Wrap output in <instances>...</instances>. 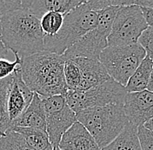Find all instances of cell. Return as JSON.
Returning <instances> with one entry per match:
<instances>
[{
    "instance_id": "6da1fadb",
    "label": "cell",
    "mask_w": 153,
    "mask_h": 150,
    "mask_svg": "<svg viewBox=\"0 0 153 150\" xmlns=\"http://www.w3.org/2000/svg\"><path fill=\"white\" fill-rule=\"evenodd\" d=\"M63 56L42 51L22 58L20 70L29 88L42 98L65 95L68 92L64 75Z\"/></svg>"
},
{
    "instance_id": "7a4b0ae2",
    "label": "cell",
    "mask_w": 153,
    "mask_h": 150,
    "mask_svg": "<svg viewBox=\"0 0 153 150\" xmlns=\"http://www.w3.org/2000/svg\"><path fill=\"white\" fill-rule=\"evenodd\" d=\"M1 39L7 50L21 58L45 50V34L40 20L27 10L2 15Z\"/></svg>"
},
{
    "instance_id": "3957f363",
    "label": "cell",
    "mask_w": 153,
    "mask_h": 150,
    "mask_svg": "<svg viewBox=\"0 0 153 150\" xmlns=\"http://www.w3.org/2000/svg\"><path fill=\"white\" fill-rule=\"evenodd\" d=\"M76 120L83 124L95 139L100 149L111 144L129 123L124 105L110 104L84 109L76 114Z\"/></svg>"
},
{
    "instance_id": "277c9868",
    "label": "cell",
    "mask_w": 153,
    "mask_h": 150,
    "mask_svg": "<svg viewBox=\"0 0 153 150\" xmlns=\"http://www.w3.org/2000/svg\"><path fill=\"white\" fill-rule=\"evenodd\" d=\"M99 11L91 8L88 1L66 14L63 25L54 37L45 36V50L62 56L97 26Z\"/></svg>"
},
{
    "instance_id": "5b68a950",
    "label": "cell",
    "mask_w": 153,
    "mask_h": 150,
    "mask_svg": "<svg viewBox=\"0 0 153 150\" xmlns=\"http://www.w3.org/2000/svg\"><path fill=\"white\" fill-rule=\"evenodd\" d=\"M145 57L144 49L137 43L122 46H108L100 54L99 61L111 78L125 87Z\"/></svg>"
},
{
    "instance_id": "8992f818",
    "label": "cell",
    "mask_w": 153,
    "mask_h": 150,
    "mask_svg": "<svg viewBox=\"0 0 153 150\" xmlns=\"http://www.w3.org/2000/svg\"><path fill=\"white\" fill-rule=\"evenodd\" d=\"M120 6H110L99 11L97 26L62 55L63 59L85 57L99 60L100 54L108 47L110 35L116 14Z\"/></svg>"
},
{
    "instance_id": "52a82bcc",
    "label": "cell",
    "mask_w": 153,
    "mask_h": 150,
    "mask_svg": "<svg viewBox=\"0 0 153 150\" xmlns=\"http://www.w3.org/2000/svg\"><path fill=\"white\" fill-rule=\"evenodd\" d=\"M126 95L125 87L111 78L104 83L87 90H68L65 97L70 108L76 114L90 108L110 104L124 105Z\"/></svg>"
},
{
    "instance_id": "ba28073f",
    "label": "cell",
    "mask_w": 153,
    "mask_h": 150,
    "mask_svg": "<svg viewBox=\"0 0 153 150\" xmlns=\"http://www.w3.org/2000/svg\"><path fill=\"white\" fill-rule=\"evenodd\" d=\"M148 27L139 6L135 4L120 6L107 38L108 46L137 44L140 36Z\"/></svg>"
},
{
    "instance_id": "9c48e42d",
    "label": "cell",
    "mask_w": 153,
    "mask_h": 150,
    "mask_svg": "<svg viewBox=\"0 0 153 150\" xmlns=\"http://www.w3.org/2000/svg\"><path fill=\"white\" fill-rule=\"evenodd\" d=\"M42 99L46 118V132L55 149L58 148L63 134L77 122L76 113L70 108L64 95Z\"/></svg>"
},
{
    "instance_id": "30bf717a",
    "label": "cell",
    "mask_w": 153,
    "mask_h": 150,
    "mask_svg": "<svg viewBox=\"0 0 153 150\" xmlns=\"http://www.w3.org/2000/svg\"><path fill=\"white\" fill-rule=\"evenodd\" d=\"M124 109L130 123L137 128L143 126L153 118V92L146 89L127 93Z\"/></svg>"
},
{
    "instance_id": "8fae6325",
    "label": "cell",
    "mask_w": 153,
    "mask_h": 150,
    "mask_svg": "<svg viewBox=\"0 0 153 150\" xmlns=\"http://www.w3.org/2000/svg\"><path fill=\"white\" fill-rule=\"evenodd\" d=\"M33 95L34 92L23 80L19 67L12 74V82L7 100V112L10 123L25 111L33 99Z\"/></svg>"
},
{
    "instance_id": "7c38bea8",
    "label": "cell",
    "mask_w": 153,
    "mask_h": 150,
    "mask_svg": "<svg viewBox=\"0 0 153 150\" xmlns=\"http://www.w3.org/2000/svg\"><path fill=\"white\" fill-rule=\"evenodd\" d=\"M70 59H72L75 62L81 72V83L77 89L79 91L90 89L111 79V76L99 60L85 57H75Z\"/></svg>"
},
{
    "instance_id": "4fadbf2b",
    "label": "cell",
    "mask_w": 153,
    "mask_h": 150,
    "mask_svg": "<svg viewBox=\"0 0 153 150\" xmlns=\"http://www.w3.org/2000/svg\"><path fill=\"white\" fill-rule=\"evenodd\" d=\"M58 148L61 150H101L90 132L79 122H75L63 134Z\"/></svg>"
},
{
    "instance_id": "5bb4252c",
    "label": "cell",
    "mask_w": 153,
    "mask_h": 150,
    "mask_svg": "<svg viewBox=\"0 0 153 150\" xmlns=\"http://www.w3.org/2000/svg\"><path fill=\"white\" fill-rule=\"evenodd\" d=\"M85 2V0H23V4L24 10H27L40 20L48 12H57L65 16Z\"/></svg>"
},
{
    "instance_id": "9a60e30c",
    "label": "cell",
    "mask_w": 153,
    "mask_h": 150,
    "mask_svg": "<svg viewBox=\"0 0 153 150\" xmlns=\"http://www.w3.org/2000/svg\"><path fill=\"white\" fill-rule=\"evenodd\" d=\"M13 127L37 129L46 131V118L44 103L39 95L34 92L33 99L25 111L18 119L11 122L10 128Z\"/></svg>"
},
{
    "instance_id": "2e32d148",
    "label": "cell",
    "mask_w": 153,
    "mask_h": 150,
    "mask_svg": "<svg viewBox=\"0 0 153 150\" xmlns=\"http://www.w3.org/2000/svg\"><path fill=\"white\" fill-rule=\"evenodd\" d=\"M153 61L146 56L137 67L125 86L127 93L141 92L147 89L152 71Z\"/></svg>"
},
{
    "instance_id": "e0dca14e",
    "label": "cell",
    "mask_w": 153,
    "mask_h": 150,
    "mask_svg": "<svg viewBox=\"0 0 153 150\" xmlns=\"http://www.w3.org/2000/svg\"><path fill=\"white\" fill-rule=\"evenodd\" d=\"M101 150H141L137 138V128L129 122L114 141Z\"/></svg>"
},
{
    "instance_id": "ac0fdd59",
    "label": "cell",
    "mask_w": 153,
    "mask_h": 150,
    "mask_svg": "<svg viewBox=\"0 0 153 150\" xmlns=\"http://www.w3.org/2000/svg\"><path fill=\"white\" fill-rule=\"evenodd\" d=\"M10 129L20 134L34 150H54L46 131L20 127H13Z\"/></svg>"
},
{
    "instance_id": "d6986e66",
    "label": "cell",
    "mask_w": 153,
    "mask_h": 150,
    "mask_svg": "<svg viewBox=\"0 0 153 150\" xmlns=\"http://www.w3.org/2000/svg\"><path fill=\"white\" fill-rule=\"evenodd\" d=\"M12 75L0 80V135H4L10 128V121L7 112V100Z\"/></svg>"
},
{
    "instance_id": "ffe728a7",
    "label": "cell",
    "mask_w": 153,
    "mask_h": 150,
    "mask_svg": "<svg viewBox=\"0 0 153 150\" xmlns=\"http://www.w3.org/2000/svg\"><path fill=\"white\" fill-rule=\"evenodd\" d=\"M0 150H34L25 138L17 132L9 129L0 138Z\"/></svg>"
},
{
    "instance_id": "44dd1931",
    "label": "cell",
    "mask_w": 153,
    "mask_h": 150,
    "mask_svg": "<svg viewBox=\"0 0 153 150\" xmlns=\"http://www.w3.org/2000/svg\"><path fill=\"white\" fill-rule=\"evenodd\" d=\"M65 16L57 12H48L40 18V26L46 37H54L63 25Z\"/></svg>"
},
{
    "instance_id": "7402d4cb",
    "label": "cell",
    "mask_w": 153,
    "mask_h": 150,
    "mask_svg": "<svg viewBox=\"0 0 153 150\" xmlns=\"http://www.w3.org/2000/svg\"><path fill=\"white\" fill-rule=\"evenodd\" d=\"M64 75L69 90H77L81 83V72L72 59L64 60Z\"/></svg>"
},
{
    "instance_id": "603a6c76",
    "label": "cell",
    "mask_w": 153,
    "mask_h": 150,
    "mask_svg": "<svg viewBox=\"0 0 153 150\" xmlns=\"http://www.w3.org/2000/svg\"><path fill=\"white\" fill-rule=\"evenodd\" d=\"M14 55L15 60L12 62L9 61L8 59H0V80L12 75L21 64L22 58L18 54Z\"/></svg>"
},
{
    "instance_id": "cb8c5ba5",
    "label": "cell",
    "mask_w": 153,
    "mask_h": 150,
    "mask_svg": "<svg viewBox=\"0 0 153 150\" xmlns=\"http://www.w3.org/2000/svg\"><path fill=\"white\" fill-rule=\"evenodd\" d=\"M137 138L141 150H153V132L144 126L137 127Z\"/></svg>"
},
{
    "instance_id": "d4e9b609",
    "label": "cell",
    "mask_w": 153,
    "mask_h": 150,
    "mask_svg": "<svg viewBox=\"0 0 153 150\" xmlns=\"http://www.w3.org/2000/svg\"><path fill=\"white\" fill-rule=\"evenodd\" d=\"M146 52V56L153 61V27H148L140 36L137 42Z\"/></svg>"
},
{
    "instance_id": "484cf974",
    "label": "cell",
    "mask_w": 153,
    "mask_h": 150,
    "mask_svg": "<svg viewBox=\"0 0 153 150\" xmlns=\"http://www.w3.org/2000/svg\"><path fill=\"white\" fill-rule=\"evenodd\" d=\"M19 10H24L23 0H11V1L0 0V13L2 15Z\"/></svg>"
},
{
    "instance_id": "4316f807",
    "label": "cell",
    "mask_w": 153,
    "mask_h": 150,
    "mask_svg": "<svg viewBox=\"0 0 153 150\" xmlns=\"http://www.w3.org/2000/svg\"><path fill=\"white\" fill-rule=\"evenodd\" d=\"M135 4L139 7H145V8H152L153 9V0H126V5Z\"/></svg>"
},
{
    "instance_id": "83f0119b",
    "label": "cell",
    "mask_w": 153,
    "mask_h": 150,
    "mask_svg": "<svg viewBox=\"0 0 153 150\" xmlns=\"http://www.w3.org/2000/svg\"><path fill=\"white\" fill-rule=\"evenodd\" d=\"M143 12V16L146 24L149 27H153V9L152 8H145V7H140Z\"/></svg>"
},
{
    "instance_id": "f1b7e54d",
    "label": "cell",
    "mask_w": 153,
    "mask_h": 150,
    "mask_svg": "<svg viewBox=\"0 0 153 150\" xmlns=\"http://www.w3.org/2000/svg\"><path fill=\"white\" fill-rule=\"evenodd\" d=\"M8 50L5 47V45L4 44L2 39L0 38V59H7L8 57Z\"/></svg>"
},
{
    "instance_id": "f546056e",
    "label": "cell",
    "mask_w": 153,
    "mask_h": 150,
    "mask_svg": "<svg viewBox=\"0 0 153 150\" xmlns=\"http://www.w3.org/2000/svg\"><path fill=\"white\" fill-rule=\"evenodd\" d=\"M147 90L153 92V68L152 71V74H151V78H150V82H149V84L147 87Z\"/></svg>"
},
{
    "instance_id": "4dcf8cb0",
    "label": "cell",
    "mask_w": 153,
    "mask_h": 150,
    "mask_svg": "<svg viewBox=\"0 0 153 150\" xmlns=\"http://www.w3.org/2000/svg\"><path fill=\"white\" fill-rule=\"evenodd\" d=\"M146 129H148L149 130H151L152 132H153V118L152 120H150L149 122H147L144 125H143Z\"/></svg>"
},
{
    "instance_id": "1f68e13d",
    "label": "cell",
    "mask_w": 153,
    "mask_h": 150,
    "mask_svg": "<svg viewBox=\"0 0 153 150\" xmlns=\"http://www.w3.org/2000/svg\"><path fill=\"white\" fill-rule=\"evenodd\" d=\"M1 19H2V14L0 13V38H1Z\"/></svg>"
},
{
    "instance_id": "d6a6232c",
    "label": "cell",
    "mask_w": 153,
    "mask_h": 150,
    "mask_svg": "<svg viewBox=\"0 0 153 150\" xmlns=\"http://www.w3.org/2000/svg\"><path fill=\"white\" fill-rule=\"evenodd\" d=\"M54 150H61V149H60L59 148H57V149H54Z\"/></svg>"
}]
</instances>
